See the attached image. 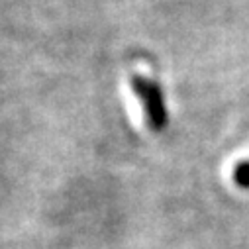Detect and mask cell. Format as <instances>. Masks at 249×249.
Returning a JSON list of instances; mask_svg holds the SVG:
<instances>
[{"instance_id": "cell-1", "label": "cell", "mask_w": 249, "mask_h": 249, "mask_svg": "<svg viewBox=\"0 0 249 249\" xmlns=\"http://www.w3.org/2000/svg\"><path fill=\"white\" fill-rule=\"evenodd\" d=\"M132 89L145 110V118L149 122V126L155 132H161L167 126V106H165L161 87L151 79H145L142 75H134L132 77Z\"/></svg>"}, {"instance_id": "cell-2", "label": "cell", "mask_w": 249, "mask_h": 249, "mask_svg": "<svg viewBox=\"0 0 249 249\" xmlns=\"http://www.w3.org/2000/svg\"><path fill=\"white\" fill-rule=\"evenodd\" d=\"M233 180L241 189H249V161H241L233 169Z\"/></svg>"}]
</instances>
